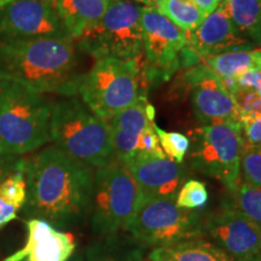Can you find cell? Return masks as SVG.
Returning a JSON list of instances; mask_svg holds the SVG:
<instances>
[{"label":"cell","mask_w":261,"mask_h":261,"mask_svg":"<svg viewBox=\"0 0 261 261\" xmlns=\"http://www.w3.org/2000/svg\"><path fill=\"white\" fill-rule=\"evenodd\" d=\"M27 201L23 213L58 230L76 227L90 219L94 171L56 145L24 158Z\"/></svg>","instance_id":"obj_1"},{"label":"cell","mask_w":261,"mask_h":261,"mask_svg":"<svg viewBox=\"0 0 261 261\" xmlns=\"http://www.w3.org/2000/svg\"><path fill=\"white\" fill-rule=\"evenodd\" d=\"M69 38L0 42V80L14 81L35 92L76 96L79 47Z\"/></svg>","instance_id":"obj_2"},{"label":"cell","mask_w":261,"mask_h":261,"mask_svg":"<svg viewBox=\"0 0 261 261\" xmlns=\"http://www.w3.org/2000/svg\"><path fill=\"white\" fill-rule=\"evenodd\" d=\"M50 137L57 148L93 169L115 159L108 121L94 115L75 96L52 106Z\"/></svg>","instance_id":"obj_3"},{"label":"cell","mask_w":261,"mask_h":261,"mask_svg":"<svg viewBox=\"0 0 261 261\" xmlns=\"http://www.w3.org/2000/svg\"><path fill=\"white\" fill-rule=\"evenodd\" d=\"M52 106L41 93L0 80V148L22 156L50 143Z\"/></svg>","instance_id":"obj_4"},{"label":"cell","mask_w":261,"mask_h":261,"mask_svg":"<svg viewBox=\"0 0 261 261\" xmlns=\"http://www.w3.org/2000/svg\"><path fill=\"white\" fill-rule=\"evenodd\" d=\"M143 6L128 0H112L102 17L76 39L79 50L97 61L139 60L143 55Z\"/></svg>","instance_id":"obj_5"},{"label":"cell","mask_w":261,"mask_h":261,"mask_svg":"<svg viewBox=\"0 0 261 261\" xmlns=\"http://www.w3.org/2000/svg\"><path fill=\"white\" fill-rule=\"evenodd\" d=\"M140 204V191L120 160L96 169L90 223L97 237L125 231Z\"/></svg>","instance_id":"obj_6"},{"label":"cell","mask_w":261,"mask_h":261,"mask_svg":"<svg viewBox=\"0 0 261 261\" xmlns=\"http://www.w3.org/2000/svg\"><path fill=\"white\" fill-rule=\"evenodd\" d=\"M77 94L94 115L108 121L145 94L140 89L138 60H98L84 74Z\"/></svg>","instance_id":"obj_7"},{"label":"cell","mask_w":261,"mask_h":261,"mask_svg":"<svg viewBox=\"0 0 261 261\" xmlns=\"http://www.w3.org/2000/svg\"><path fill=\"white\" fill-rule=\"evenodd\" d=\"M204 212L187 210L174 200L142 202L126 232L145 248H159L204 237Z\"/></svg>","instance_id":"obj_8"},{"label":"cell","mask_w":261,"mask_h":261,"mask_svg":"<svg viewBox=\"0 0 261 261\" xmlns=\"http://www.w3.org/2000/svg\"><path fill=\"white\" fill-rule=\"evenodd\" d=\"M191 167L207 177L217 179L227 191L241 180L243 138L241 125L215 123L202 125L191 132Z\"/></svg>","instance_id":"obj_9"},{"label":"cell","mask_w":261,"mask_h":261,"mask_svg":"<svg viewBox=\"0 0 261 261\" xmlns=\"http://www.w3.org/2000/svg\"><path fill=\"white\" fill-rule=\"evenodd\" d=\"M143 54L145 79L149 84L165 83L180 68H188V34L160 14L154 5L142 9Z\"/></svg>","instance_id":"obj_10"},{"label":"cell","mask_w":261,"mask_h":261,"mask_svg":"<svg viewBox=\"0 0 261 261\" xmlns=\"http://www.w3.org/2000/svg\"><path fill=\"white\" fill-rule=\"evenodd\" d=\"M69 38L51 0H10L0 9V42Z\"/></svg>","instance_id":"obj_11"},{"label":"cell","mask_w":261,"mask_h":261,"mask_svg":"<svg viewBox=\"0 0 261 261\" xmlns=\"http://www.w3.org/2000/svg\"><path fill=\"white\" fill-rule=\"evenodd\" d=\"M203 230L232 261H254L261 253V227L225 201L204 214Z\"/></svg>","instance_id":"obj_12"},{"label":"cell","mask_w":261,"mask_h":261,"mask_svg":"<svg viewBox=\"0 0 261 261\" xmlns=\"http://www.w3.org/2000/svg\"><path fill=\"white\" fill-rule=\"evenodd\" d=\"M182 76L185 86L190 91L192 109L202 125H241L232 94L224 81L203 62L190 67Z\"/></svg>","instance_id":"obj_13"},{"label":"cell","mask_w":261,"mask_h":261,"mask_svg":"<svg viewBox=\"0 0 261 261\" xmlns=\"http://www.w3.org/2000/svg\"><path fill=\"white\" fill-rule=\"evenodd\" d=\"M138 184L140 203L151 200H174L188 180L187 169L167 156H133L123 161Z\"/></svg>","instance_id":"obj_14"},{"label":"cell","mask_w":261,"mask_h":261,"mask_svg":"<svg viewBox=\"0 0 261 261\" xmlns=\"http://www.w3.org/2000/svg\"><path fill=\"white\" fill-rule=\"evenodd\" d=\"M187 34L189 47L201 61L223 52L256 47L238 32L228 14L225 0L195 31Z\"/></svg>","instance_id":"obj_15"},{"label":"cell","mask_w":261,"mask_h":261,"mask_svg":"<svg viewBox=\"0 0 261 261\" xmlns=\"http://www.w3.org/2000/svg\"><path fill=\"white\" fill-rule=\"evenodd\" d=\"M25 226L24 246L0 261H68L73 256L76 244L71 233L39 218H29Z\"/></svg>","instance_id":"obj_16"},{"label":"cell","mask_w":261,"mask_h":261,"mask_svg":"<svg viewBox=\"0 0 261 261\" xmlns=\"http://www.w3.org/2000/svg\"><path fill=\"white\" fill-rule=\"evenodd\" d=\"M154 120L155 109L149 103L146 94L108 120L115 159L123 162L132 158L137 152L142 136L155 125Z\"/></svg>","instance_id":"obj_17"},{"label":"cell","mask_w":261,"mask_h":261,"mask_svg":"<svg viewBox=\"0 0 261 261\" xmlns=\"http://www.w3.org/2000/svg\"><path fill=\"white\" fill-rule=\"evenodd\" d=\"M144 246L126 231L98 237L84 252L85 261H149Z\"/></svg>","instance_id":"obj_18"},{"label":"cell","mask_w":261,"mask_h":261,"mask_svg":"<svg viewBox=\"0 0 261 261\" xmlns=\"http://www.w3.org/2000/svg\"><path fill=\"white\" fill-rule=\"evenodd\" d=\"M71 39L83 33L104 15L112 0H51Z\"/></svg>","instance_id":"obj_19"},{"label":"cell","mask_w":261,"mask_h":261,"mask_svg":"<svg viewBox=\"0 0 261 261\" xmlns=\"http://www.w3.org/2000/svg\"><path fill=\"white\" fill-rule=\"evenodd\" d=\"M149 261H232L220 248L203 238L154 248Z\"/></svg>","instance_id":"obj_20"},{"label":"cell","mask_w":261,"mask_h":261,"mask_svg":"<svg viewBox=\"0 0 261 261\" xmlns=\"http://www.w3.org/2000/svg\"><path fill=\"white\" fill-rule=\"evenodd\" d=\"M211 68L225 85L237 79L249 70L261 69V48H246V50L227 51L202 60Z\"/></svg>","instance_id":"obj_21"},{"label":"cell","mask_w":261,"mask_h":261,"mask_svg":"<svg viewBox=\"0 0 261 261\" xmlns=\"http://www.w3.org/2000/svg\"><path fill=\"white\" fill-rule=\"evenodd\" d=\"M238 32L261 48V0H225Z\"/></svg>","instance_id":"obj_22"},{"label":"cell","mask_w":261,"mask_h":261,"mask_svg":"<svg viewBox=\"0 0 261 261\" xmlns=\"http://www.w3.org/2000/svg\"><path fill=\"white\" fill-rule=\"evenodd\" d=\"M154 6L163 17L185 33L195 31L207 17L192 0H154Z\"/></svg>","instance_id":"obj_23"},{"label":"cell","mask_w":261,"mask_h":261,"mask_svg":"<svg viewBox=\"0 0 261 261\" xmlns=\"http://www.w3.org/2000/svg\"><path fill=\"white\" fill-rule=\"evenodd\" d=\"M227 194L224 201L261 227V188L240 180L236 189Z\"/></svg>","instance_id":"obj_24"},{"label":"cell","mask_w":261,"mask_h":261,"mask_svg":"<svg viewBox=\"0 0 261 261\" xmlns=\"http://www.w3.org/2000/svg\"><path fill=\"white\" fill-rule=\"evenodd\" d=\"M24 161V158H23ZM0 198L19 211L27 201V180H25L23 163L17 171L0 182Z\"/></svg>","instance_id":"obj_25"},{"label":"cell","mask_w":261,"mask_h":261,"mask_svg":"<svg viewBox=\"0 0 261 261\" xmlns=\"http://www.w3.org/2000/svg\"><path fill=\"white\" fill-rule=\"evenodd\" d=\"M241 125L261 116V96L250 87L236 86L231 92Z\"/></svg>","instance_id":"obj_26"},{"label":"cell","mask_w":261,"mask_h":261,"mask_svg":"<svg viewBox=\"0 0 261 261\" xmlns=\"http://www.w3.org/2000/svg\"><path fill=\"white\" fill-rule=\"evenodd\" d=\"M160 146L168 159L177 163L184 162L185 156L190 150V138L179 132H167L155 125Z\"/></svg>","instance_id":"obj_27"},{"label":"cell","mask_w":261,"mask_h":261,"mask_svg":"<svg viewBox=\"0 0 261 261\" xmlns=\"http://www.w3.org/2000/svg\"><path fill=\"white\" fill-rule=\"evenodd\" d=\"M208 190L204 182L196 179H189L181 185L175 203L180 208L197 211L203 208L208 202Z\"/></svg>","instance_id":"obj_28"},{"label":"cell","mask_w":261,"mask_h":261,"mask_svg":"<svg viewBox=\"0 0 261 261\" xmlns=\"http://www.w3.org/2000/svg\"><path fill=\"white\" fill-rule=\"evenodd\" d=\"M241 177L248 184L261 188V145L248 146L243 144Z\"/></svg>","instance_id":"obj_29"},{"label":"cell","mask_w":261,"mask_h":261,"mask_svg":"<svg viewBox=\"0 0 261 261\" xmlns=\"http://www.w3.org/2000/svg\"><path fill=\"white\" fill-rule=\"evenodd\" d=\"M23 156L15 155L0 148V182L21 167Z\"/></svg>","instance_id":"obj_30"},{"label":"cell","mask_w":261,"mask_h":261,"mask_svg":"<svg viewBox=\"0 0 261 261\" xmlns=\"http://www.w3.org/2000/svg\"><path fill=\"white\" fill-rule=\"evenodd\" d=\"M243 144L248 146L261 145V116L241 125Z\"/></svg>","instance_id":"obj_31"},{"label":"cell","mask_w":261,"mask_h":261,"mask_svg":"<svg viewBox=\"0 0 261 261\" xmlns=\"http://www.w3.org/2000/svg\"><path fill=\"white\" fill-rule=\"evenodd\" d=\"M234 87H250L261 96V69L249 70L233 80ZM232 92V91H231Z\"/></svg>","instance_id":"obj_32"},{"label":"cell","mask_w":261,"mask_h":261,"mask_svg":"<svg viewBox=\"0 0 261 261\" xmlns=\"http://www.w3.org/2000/svg\"><path fill=\"white\" fill-rule=\"evenodd\" d=\"M18 211L11 204H8L0 198V230L4 228L12 220L17 219Z\"/></svg>","instance_id":"obj_33"},{"label":"cell","mask_w":261,"mask_h":261,"mask_svg":"<svg viewBox=\"0 0 261 261\" xmlns=\"http://www.w3.org/2000/svg\"><path fill=\"white\" fill-rule=\"evenodd\" d=\"M221 2L223 0H192V3L204 16L211 15L221 4Z\"/></svg>","instance_id":"obj_34"},{"label":"cell","mask_w":261,"mask_h":261,"mask_svg":"<svg viewBox=\"0 0 261 261\" xmlns=\"http://www.w3.org/2000/svg\"><path fill=\"white\" fill-rule=\"evenodd\" d=\"M68 261H85L84 259V253H80V252H75L73 254V256L70 257Z\"/></svg>","instance_id":"obj_35"},{"label":"cell","mask_w":261,"mask_h":261,"mask_svg":"<svg viewBox=\"0 0 261 261\" xmlns=\"http://www.w3.org/2000/svg\"><path fill=\"white\" fill-rule=\"evenodd\" d=\"M128 2L138 3L140 5H154V0H128Z\"/></svg>","instance_id":"obj_36"},{"label":"cell","mask_w":261,"mask_h":261,"mask_svg":"<svg viewBox=\"0 0 261 261\" xmlns=\"http://www.w3.org/2000/svg\"><path fill=\"white\" fill-rule=\"evenodd\" d=\"M9 2H10V0H0V9H2L4 5L8 4Z\"/></svg>","instance_id":"obj_37"},{"label":"cell","mask_w":261,"mask_h":261,"mask_svg":"<svg viewBox=\"0 0 261 261\" xmlns=\"http://www.w3.org/2000/svg\"><path fill=\"white\" fill-rule=\"evenodd\" d=\"M254 261H261V253L259 254V255H257V256H256V259H255V260H254Z\"/></svg>","instance_id":"obj_38"}]
</instances>
